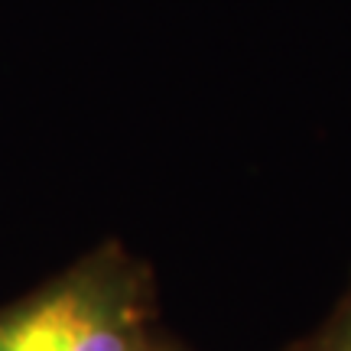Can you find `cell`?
I'll return each instance as SVG.
<instances>
[{"mask_svg":"<svg viewBox=\"0 0 351 351\" xmlns=\"http://www.w3.org/2000/svg\"><path fill=\"white\" fill-rule=\"evenodd\" d=\"M283 351H351V280L341 300L335 302V309L326 315V322L287 345Z\"/></svg>","mask_w":351,"mask_h":351,"instance_id":"2","label":"cell"},{"mask_svg":"<svg viewBox=\"0 0 351 351\" xmlns=\"http://www.w3.org/2000/svg\"><path fill=\"white\" fill-rule=\"evenodd\" d=\"M150 351H182V348H179V345H173V341H169V339H166V335H163V339L156 341V345H153Z\"/></svg>","mask_w":351,"mask_h":351,"instance_id":"3","label":"cell"},{"mask_svg":"<svg viewBox=\"0 0 351 351\" xmlns=\"http://www.w3.org/2000/svg\"><path fill=\"white\" fill-rule=\"evenodd\" d=\"M160 339L150 270L114 241L0 309V351H150Z\"/></svg>","mask_w":351,"mask_h":351,"instance_id":"1","label":"cell"}]
</instances>
